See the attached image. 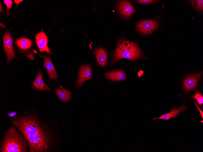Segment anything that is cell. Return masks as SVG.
<instances>
[{"label":"cell","instance_id":"obj_9","mask_svg":"<svg viewBox=\"0 0 203 152\" xmlns=\"http://www.w3.org/2000/svg\"><path fill=\"white\" fill-rule=\"evenodd\" d=\"M36 41L40 52L45 51L46 53L51 54V52L47 46L48 39L46 34L43 30L35 36Z\"/></svg>","mask_w":203,"mask_h":152},{"label":"cell","instance_id":"obj_13","mask_svg":"<svg viewBox=\"0 0 203 152\" xmlns=\"http://www.w3.org/2000/svg\"><path fill=\"white\" fill-rule=\"evenodd\" d=\"M186 110H187V108L186 106L183 105L178 108L171 110L170 112L167 114L162 115L158 117L153 118V119L154 120L160 119L168 121L170 118L176 117L181 113L184 111Z\"/></svg>","mask_w":203,"mask_h":152},{"label":"cell","instance_id":"obj_1","mask_svg":"<svg viewBox=\"0 0 203 152\" xmlns=\"http://www.w3.org/2000/svg\"><path fill=\"white\" fill-rule=\"evenodd\" d=\"M12 123L27 140L29 152H45L49 149V136L35 118L24 116L14 119Z\"/></svg>","mask_w":203,"mask_h":152},{"label":"cell","instance_id":"obj_20","mask_svg":"<svg viewBox=\"0 0 203 152\" xmlns=\"http://www.w3.org/2000/svg\"><path fill=\"white\" fill-rule=\"evenodd\" d=\"M156 1V0H138L136 1L137 3L142 4H151L155 2Z\"/></svg>","mask_w":203,"mask_h":152},{"label":"cell","instance_id":"obj_11","mask_svg":"<svg viewBox=\"0 0 203 152\" xmlns=\"http://www.w3.org/2000/svg\"><path fill=\"white\" fill-rule=\"evenodd\" d=\"M94 53L99 66L102 67L105 66L107 64L108 60L106 51L103 48H99L95 50Z\"/></svg>","mask_w":203,"mask_h":152},{"label":"cell","instance_id":"obj_14","mask_svg":"<svg viewBox=\"0 0 203 152\" xmlns=\"http://www.w3.org/2000/svg\"><path fill=\"white\" fill-rule=\"evenodd\" d=\"M43 75L40 71H39L38 75L32 84L34 87L39 90H49L51 89L43 82Z\"/></svg>","mask_w":203,"mask_h":152},{"label":"cell","instance_id":"obj_6","mask_svg":"<svg viewBox=\"0 0 203 152\" xmlns=\"http://www.w3.org/2000/svg\"><path fill=\"white\" fill-rule=\"evenodd\" d=\"M117 9L120 15L124 18L130 17L135 11V8L128 1H120L117 4Z\"/></svg>","mask_w":203,"mask_h":152},{"label":"cell","instance_id":"obj_24","mask_svg":"<svg viewBox=\"0 0 203 152\" xmlns=\"http://www.w3.org/2000/svg\"><path fill=\"white\" fill-rule=\"evenodd\" d=\"M0 11L2 13H4V12L3 9V8L2 7V6L1 5V3H0Z\"/></svg>","mask_w":203,"mask_h":152},{"label":"cell","instance_id":"obj_19","mask_svg":"<svg viewBox=\"0 0 203 152\" xmlns=\"http://www.w3.org/2000/svg\"><path fill=\"white\" fill-rule=\"evenodd\" d=\"M4 2L7 6V15H11V14L9 12V10L12 8V5L13 3L12 1L11 0H4Z\"/></svg>","mask_w":203,"mask_h":152},{"label":"cell","instance_id":"obj_22","mask_svg":"<svg viewBox=\"0 0 203 152\" xmlns=\"http://www.w3.org/2000/svg\"><path fill=\"white\" fill-rule=\"evenodd\" d=\"M23 0H14L15 3L17 5V7L18 6V5L19 4L20 2H22Z\"/></svg>","mask_w":203,"mask_h":152},{"label":"cell","instance_id":"obj_5","mask_svg":"<svg viewBox=\"0 0 203 152\" xmlns=\"http://www.w3.org/2000/svg\"><path fill=\"white\" fill-rule=\"evenodd\" d=\"M158 24L155 20H148L140 21L137 24V30L144 35L151 33L158 27Z\"/></svg>","mask_w":203,"mask_h":152},{"label":"cell","instance_id":"obj_7","mask_svg":"<svg viewBox=\"0 0 203 152\" xmlns=\"http://www.w3.org/2000/svg\"><path fill=\"white\" fill-rule=\"evenodd\" d=\"M203 73L202 72L191 74L187 77L183 81L184 89L187 91H192L198 86V82Z\"/></svg>","mask_w":203,"mask_h":152},{"label":"cell","instance_id":"obj_18","mask_svg":"<svg viewBox=\"0 0 203 152\" xmlns=\"http://www.w3.org/2000/svg\"><path fill=\"white\" fill-rule=\"evenodd\" d=\"M191 98L196 100L198 103L200 105L203 103V96L202 95L198 92H196L191 97Z\"/></svg>","mask_w":203,"mask_h":152},{"label":"cell","instance_id":"obj_2","mask_svg":"<svg viewBox=\"0 0 203 152\" xmlns=\"http://www.w3.org/2000/svg\"><path fill=\"white\" fill-rule=\"evenodd\" d=\"M28 143L15 128L12 127L3 138L0 147L1 152H26Z\"/></svg>","mask_w":203,"mask_h":152},{"label":"cell","instance_id":"obj_3","mask_svg":"<svg viewBox=\"0 0 203 152\" xmlns=\"http://www.w3.org/2000/svg\"><path fill=\"white\" fill-rule=\"evenodd\" d=\"M141 56V50L136 44L123 39L117 45L111 65L122 58L134 60Z\"/></svg>","mask_w":203,"mask_h":152},{"label":"cell","instance_id":"obj_21","mask_svg":"<svg viewBox=\"0 0 203 152\" xmlns=\"http://www.w3.org/2000/svg\"><path fill=\"white\" fill-rule=\"evenodd\" d=\"M194 104L195 105V106H197V107L198 109V110H199V112H200V114H201V116L202 118H203V111H202L201 110V109L200 108H199V107L198 106V105L197 104V103H196V101H194Z\"/></svg>","mask_w":203,"mask_h":152},{"label":"cell","instance_id":"obj_25","mask_svg":"<svg viewBox=\"0 0 203 152\" xmlns=\"http://www.w3.org/2000/svg\"><path fill=\"white\" fill-rule=\"evenodd\" d=\"M0 26H2L3 28H5V25L4 24L1 23H0Z\"/></svg>","mask_w":203,"mask_h":152},{"label":"cell","instance_id":"obj_10","mask_svg":"<svg viewBox=\"0 0 203 152\" xmlns=\"http://www.w3.org/2000/svg\"><path fill=\"white\" fill-rule=\"evenodd\" d=\"M44 60L43 67L47 69V73L50 77V80L57 81L58 75L56 72L55 67L53 64L50 57L45 55L38 54Z\"/></svg>","mask_w":203,"mask_h":152},{"label":"cell","instance_id":"obj_17","mask_svg":"<svg viewBox=\"0 0 203 152\" xmlns=\"http://www.w3.org/2000/svg\"><path fill=\"white\" fill-rule=\"evenodd\" d=\"M191 3L196 10L202 11L203 9V1L202 0H192Z\"/></svg>","mask_w":203,"mask_h":152},{"label":"cell","instance_id":"obj_16","mask_svg":"<svg viewBox=\"0 0 203 152\" xmlns=\"http://www.w3.org/2000/svg\"><path fill=\"white\" fill-rule=\"evenodd\" d=\"M15 43L19 49L25 51L30 49L32 45L33 42L29 39L25 38H20L17 39Z\"/></svg>","mask_w":203,"mask_h":152},{"label":"cell","instance_id":"obj_12","mask_svg":"<svg viewBox=\"0 0 203 152\" xmlns=\"http://www.w3.org/2000/svg\"><path fill=\"white\" fill-rule=\"evenodd\" d=\"M106 78L113 81H121L125 80L126 74L122 70H115L106 73L105 74Z\"/></svg>","mask_w":203,"mask_h":152},{"label":"cell","instance_id":"obj_23","mask_svg":"<svg viewBox=\"0 0 203 152\" xmlns=\"http://www.w3.org/2000/svg\"><path fill=\"white\" fill-rule=\"evenodd\" d=\"M143 73V72L142 71H140L138 73V75L139 76H141Z\"/></svg>","mask_w":203,"mask_h":152},{"label":"cell","instance_id":"obj_8","mask_svg":"<svg viewBox=\"0 0 203 152\" xmlns=\"http://www.w3.org/2000/svg\"><path fill=\"white\" fill-rule=\"evenodd\" d=\"M92 76V69L90 65L81 66L78 72V78L75 87H80L87 80L91 79Z\"/></svg>","mask_w":203,"mask_h":152},{"label":"cell","instance_id":"obj_4","mask_svg":"<svg viewBox=\"0 0 203 152\" xmlns=\"http://www.w3.org/2000/svg\"><path fill=\"white\" fill-rule=\"evenodd\" d=\"M3 47L7 59V63H9L13 59L15 58V51L12 46L13 40L10 32L5 31L3 36Z\"/></svg>","mask_w":203,"mask_h":152},{"label":"cell","instance_id":"obj_15","mask_svg":"<svg viewBox=\"0 0 203 152\" xmlns=\"http://www.w3.org/2000/svg\"><path fill=\"white\" fill-rule=\"evenodd\" d=\"M58 98L61 101L66 102L69 101L72 98L71 93L68 89L63 88L53 90Z\"/></svg>","mask_w":203,"mask_h":152}]
</instances>
